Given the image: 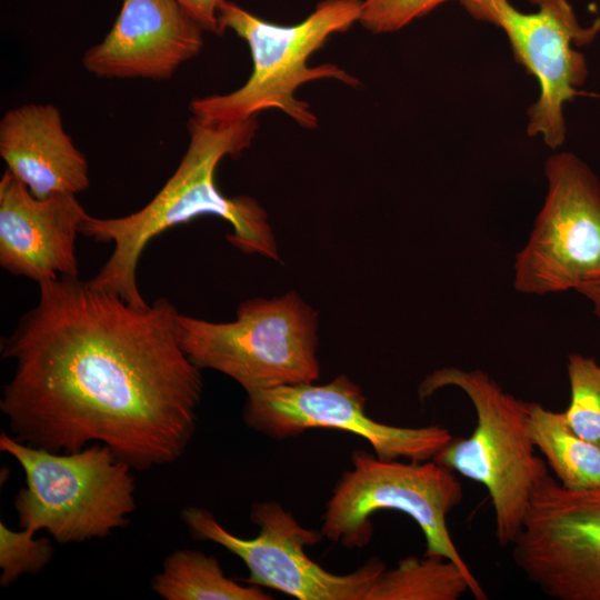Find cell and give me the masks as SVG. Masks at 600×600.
Returning <instances> with one entry per match:
<instances>
[{
  "label": "cell",
  "mask_w": 600,
  "mask_h": 600,
  "mask_svg": "<svg viewBox=\"0 0 600 600\" xmlns=\"http://www.w3.org/2000/svg\"><path fill=\"white\" fill-rule=\"evenodd\" d=\"M38 284L37 304L1 343L14 362L0 400L12 437L54 452L102 443L140 471L178 460L203 384L174 306L137 308L79 277Z\"/></svg>",
  "instance_id": "1"
},
{
  "label": "cell",
  "mask_w": 600,
  "mask_h": 600,
  "mask_svg": "<svg viewBox=\"0 0 600 600\" xmlns=\"http://www.w3.org/2000/svg\"><path fill=\"white\" fill-rule=\"evenodd\" d=\"M258 129L257 116L237 121L189 119V144L174 173L140 210L120 218L88 214L80 233L99 242H112L113 250L89 283L117 293L137 308L150 304L138 288L137 269L142 251L161 232L200 216H216L228 222L227 240L248 254L279 260L268 214L248 196L227 197L216 184L214 173L226 157L236 158L248 149Z\"/></svg>",
  "instance_id": "2"
},
{
  "label": "cell",
  "mask_w": 600,
  "mask_h": 600,
  "mask_svg": "<svg viewBox=\"0 0 600 600\" xmlns=\"http://www.w3.org/2000/svg\"><path fill=\"white\" fill-rule=\"evenodd\" d=\"M362 1L322 0L301 22L282 26L224 0L218 10L219 32L230 29L247 42L252 71L246 83L232 92L193 99L192 116L237 122L274 108L301 127L314 129L318 118L307 102L294 97L296 90L318 79H336L351 87L359 84L353 76L333 63L310 67L308 60L332 34L359 22Z\"/></svg>",
  "instance_id": "3"
},
{
  "label": "cell",
  "mask_w": 600,
  "mask_h": 600,
  "mask_svg": "<svg viewBox=\"0 0 600 600\" xmlns=\"http://www.w3.org/2000/svg\"><path fill=\"white\" fill-rule=\"evenodd\" d=\"M456 387L471 401L477 423L468 438H452L433 460L482 484L494 512L496 538L509 547L518 536L537 480L548 466L536 454L527 401L506 392L488 373L444 367L419 384V398Z\"/></svg>",
  "instance_id": "4"
},
{
  "label": "cell",
  "mask_w": 600,
  "mask_h": 600,
  "mask_svg": "<svg viewBox=\"0 0 600 600\" xmlns=\"http://www.w3.org/2000/svg\"><path fill=\"white\" fill-rule=\"evenodd\" d=\"M0 450L21 466L26 487L14 499L20 528L46 530L59 543L110 536L136 509L130 464L108 446L54 452L0 434Z\"/></svg>",
  "instance_id": "5"
},
{
  "label": "cell",
  "mask_w": 600,
  "mask_h": 600,
  "mask_svg": "<svg viewBox=\"0 0 600 600\" xmlns=\"http://www.w3.org/2000/svg\"><path fill=\"white\" fill-rule=\"evenodd\" d=\"M318 320L317 310L288 291L242 301L229 322L178 313L177 336L198 368L219 371L250 393L320 378Z\"/></svg>",
  "instance_id": "6"
},
{
  "label": "cell",
  "mask_w": 600,
  "mask_h": 600,
  "mask_svg": "<svg viewBox=\"0 0 600 600\" xmlns=\"http://www.w3.org/2000/svg\"><path fill=\"white\" fill-rule=\"evenodd\" d=\"M463 499L461 482L449 468L433 459L423 462L382 460L366 451L352 454V468L338 481L322 516L321 533L346 548L368 544L370 518L380 510L400 511L420 527L424 556L454 562L476 589V599H488L481 584L456 547L447 517Z\"/></svg>",
  "instance_id": "7"
},
{
  "label": "cell",
  "mask_w": 600,
  "mask_h": 600,
  "mask_svg": "<svg viewBox=\"0 0 600 600\" xmlns=\"http://www.w3.org/2000/svg\"><path fill=\"white\" fill-rule=\"evenodd\" d=\"M548 190L513 263L518 292L577 290L600 279V180L571 152L548 158Z\"/></svg>",
  "instance_id": "8"
},
{
  "label": "cell",
  "mask_w": 600,
  "mask_h": 600,
  "mask_svg": "<svg viewBox=\"0 0 600 600\" xmlns=\"http://www.w3.org/2000/svg\"><path fill=\"white\" fill-rule=\"evenodd\" d=\"M181 518L196 538L212 541L239 557L249 570L246 583L270 588L299 600H366L386 568L378 558L357 570L337 574L328 571L306 552L320 542L321 531L302 527L276 501L256 502L250 520L259 527L252 539L226 530L214 516L200 507H187Z\"/></svg>",
  "instance_id": "9"
},
{
  "label": "cell",
  "mask_w": 600,
  "mask_h": 600,
  "mask_svg": "<svg viewBox=\"0 0 600 600\" xmlns=\"http://www.w3.org/2000/svg\"><path fill=\"white\" fill-rule=\"evenodd\" d=\"M512 560L558 600H600V488L569 490L549 474L531 492Z\"/></svg>",
  "instance_id": "10"
},
{
  "label": "cell",
  "mask_w": 600,
  "mask_h": 600,
  "mask_svg": "<svg viewBox=\"0 0 600 600\" xmlns=\"http://www.w3.org/2000/svg\"><path fill=\"white\" fill-rule=\"evenodd\" d=\"M474 19L502 29L513 57L536 77L540 93L529 108L528 134L541 136L556 149L566 139L563 104L580 93L588 78L584 56L573 48L593 39L596 31L582 28L568 0H531L536 12H521L508 0H459Z\"/></svg>",
  "instance_id": "11"
},
{
  "label": "cell",
  "mask_w": 600,
  "mask_h": 600,
  "mask_svg": "<svg viewBox=\"0 0 600 600\" xmlns=\"http://www.w3.org/2000/svg\"><path fill=\"white\" fill-rule=\"evenodd\" d=\"M246 424L269 438L297 437L309 429H338L366 439L382 460H432L453 438L441 426L398 427L366 413V397L346 374L326 384L300 383L247 393Z\"/></svg>",
  "instance_id": "12"
},
{
  "label": "cell",
  "mask_w": 600,
  "mask_h": 600,
  "mask_svg": "<svg viewBox=\"0 0 600 600\" xmlns=\"http://www.w3.org/2000/svg\"><path fill=\"white\" fill-rule=\"evenodd\" d=\"M204 30L177 0H122L111 29L82 57L98 78L167 80L203 47Z\"/></svg>",
  "instance_id": "13"
},
{
  "label": "cell",
  "mask_w": 600,
  "mask_h": 600,
  "mask_svg": "<svg viewBox=\"0 0 600 600\" xmlns=\"http://www.w3.org/2000/svg\"><path fill=\"white\" fill-rule=\"evenodd\" d=\"M76 196L36 198L6 170L0 180V266L37 283L78 277L76 241L88 213Z\"/></svg>",
  "instance_id": "14"
},
{
  "label": "cell",
  "mask_w": 600,
  "mask_h": 600,
  "mask_svg": "<svg viewBox=\"0 0 600 600\" xmlns=\"http://www.w3.org/2000/svg\"><path fill=\"white\" fill-rule=\"evenodd\" d=\"M0 157L36 198L78 194L90 184L86 157L66 132L59 109L28 103L0 121Z\"/></svg>",
  "instance_id": "15"
},
{
  "label": "cell",
  "mask_w": 600,
  "mask_h": 600,
  "mask_svg": "<svg viewBox=\"0 0 600 600\" xmlns=\"http://www.w3.org/2000/svg\"><path fill=\"white\" fill-rule=\"evenodd\" d=\"M527 409L532 443L559 483L577 491L600 488V446L578 436L563 411L528 401Z\"/></svg>",
  "instance_id": "16"
},
{
  "label": "cell",
  "mask_w": 600,
  "mask_h": 600,
  "mask_svg": "<svg viewBox=\"0 0 600 600\" xmlns=\"http://www.w3.org/2000/svg\"><path fill=\"white\" fill-rule=\"evenodd\" d=\"M152 590L166 600H271L261 587L227 577L216 557L183 549L170 553L152 580Z\"/></svg>",
  "instance_id": "17"
},
{
  "label": "cell",
  "mask_w": 600,
  "mask_h": 600,
  "mask_svg": "<svg viewBox=\"0 0 600 600\" xmlns=\"http://www.w3.org/2000/svg\"><path fill=\"white\" fill-rule=\"evenodd\" d=\"M476 589L452 561L438 556L408 557L396 568H384L366 600H457Z\"/></svg>",
  "instance_id": "18"
},
{
  "label": "cell",
  "mask_w": 600,
  "mask_h": 600,
  "mask_svg": "<svg viewBox=\"0 0 600 600\" xmlns=\"http://www.w3.org/2000/svg\"><path fill=\"white\" fill-rule=\"evenodd\" d=\"M567 373L570 402L564 416L581 438L600 446V364L592 357L571 353Z\"/></svg>",
  "instance_id": "19"
},
{
  "label": "cell",
  "mask_w": 600,
  "mask_h": 600,
  "mask_svg": "<svg viewBox=\"0 0 600 600\" xmlns=\"http://www.w3.org/2000/svg\"><path fill=\"white\" fill-rule=\"evenodd\" d=\"M28 529L11 530L0 522V584L8 587L20 576L36 574L51 560L53 547L48 538H34Z\"/></svg>",
  "instance_id": "20"
},
{
  "label": "cell",
  "mask_w": 600,
  "mask_h": 600,
  "mask_svg": "<svg viewBox=\"0 0 600 600\" xmlns=\"http://www.w3.org/2000/svg\"><path fill=\"white\" fill-rule=\"evenodd\" d=\"M449 0H363L359 22L372 33L400 30Z\"/></svg>",
  "instance_id": "21"
},
{
  "label": "cell",
  "mask_w": 600,
  "mask_h": 600,
  "mask_svg": "<svg viewBox=\"0 0 600 600\" xmlns=\"http://www.w3.org/2000/svg\"><path fill=\"white\" fill-rule=\"evenodd\" d=\"M184 10L208 32L220 34L218 10L224 0H177Z\"/></svg>",
  "instance_id": "22"
},
{
  "label": "cell",
  "mask_w": 600,
  "mask_h": 600,
  "mask_svg": "<svg viewBox=\"0 0 600 600\" xmlns=\"http://www.w3.org/2000/svg\"><path fill=\"white\" fill-rule=\"evenodd\" d=\"M576 291L592 303L594 313L600 317V279L583 284Z\"/></svg>",
  "instance_id": "23"
}]
</instances>
